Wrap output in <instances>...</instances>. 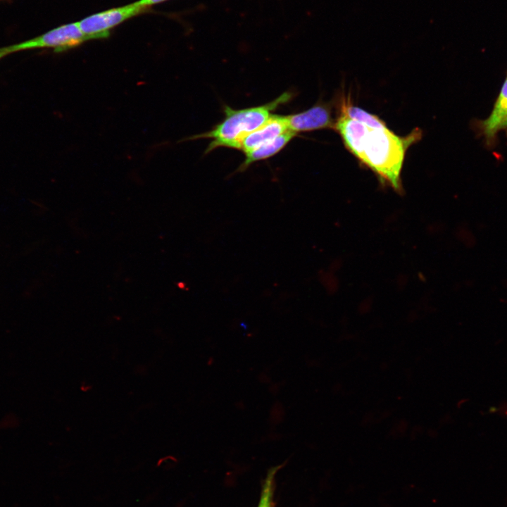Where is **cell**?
<instances>
[{
    "mask_svg": "<svg viewBox=\"0 0 507 507\" xmlns=\"http://www.w3.org/2000/svg\"><path fill=\"white\" fill-rule=\"evenodd\" d=\"M292 96V92H285L265 104L242 109H233L225 106V118L220 123L211 130L187 137L185 140L212 139L205 154L218 147L239 149L240 141L266 123L273 115V113L291 100Z\"/></svg>",
    "mask_w": 507,
    "mask_h": 507,
    "instance_id": "7a4b0ae2",
    "label": "cell"
},
{
    "mask_svg": "<svg viewBox=\"0 0 507 507\" xmlns=\"http://www.w3.org/2000/svg\"><path fill=\"white\" fill-rule=\"evenodd\" d=\"M296 135V133L287 130L273 141L245 154V158L237 171L243 172L252 163L275 156L283 149Z\"/></svg>",
    "mask_w": 507,
    "mask_h": 507,
    "instance_id": "ba28073f",
    "label": "cell"
},
{
    "mask_svg": "<svg viewBox=\"0 0 507 507\" xmlns=\"http://www.w3.org/2000/svg\"><path fill=\"white\" fill-rule=\"evenodd\" d=\"M340 114L373 128H387L386 123L375 115L350 103L349 99L342 101Z\"/></svg>",
    "mask_w": 507,
    "mask_h": 507,
    "instance_id": "9c48e42d",
    "label": "cell"
},
{
    "mask_svg": "<svg viewBox=\"0 0 507 507\" xmlns=\"http://www.w3.org/2000/svg\"><path fill=\"white\" fill-rule=\"evenodd\" d=\"M165 0H139L137 1V3L144 7H148L149 6L164 1Z\"/></svg>",
    "mask_w": 507,
    "mask_h": 507,
    "instance_id": "8fae6325",
    "label": "cell"
},
{
    "mask_svg": "<svg viewBox=\"0 0 507 507\" xmlns=\"http://www.w3.org/2000/svg\"><path fill=\"white\" fill-rule=\"evenodd\" d=\"M146 10L137 2L115 8L88 16L77 22L81 31L99 39L108 36V30Z\"/></svg>",
    "mask_w": 507,
    "mask_h": 507,
    "instance_id": "277c9868",
    "label": "cell"
},
{
    "mask_svg": "<svg viewBox=\"0 0 507 507\" xmlns=\"http://www.w3.org/2000/svg\"><path fill=\"white\" fill-rule=\"evenodd\" d=\"M287 128L297 134L325 128H334L331 106L319 103L298 113L285 115Z\"/></svg>",
    "mask_w": 507,
    "mask_h": 507,
    "instance_id": "5b68a950",
    "label": "cell"
},
{
    "mask_svg": "<svg viewBox=\"0 0 507 507\" xmlns=\"http://www.w3.org/2000/svg\"><path fill=\"white\" fill-rule=\"evenodd\" d=\"M486 141L491 144L501 130L507 129V78L504 81L489 116L480 123Z\"/></svg>",
    "mask_w": 507,
    "mask_h": 507,
    "instance_id": "52a82bcc",
    "label": "cell"
},
{
    "mask_svg": "<svg viewBox=\"0 0 507 507\" xmlns=\"http://www.w3.org/2000/svg\"><path fill=\"white\" fill-rule=\"evenodd\" d=\"M99 39L84 35L77 22L61 25L44 34L18 44L8 46L12 53L38 48H53L56 51H65L87 40Z\"/></svg>",
    "mask_w": 507,
    "mask_h": 507,
    "instance_id": "3957f363",
    "label": "cell"
},
{
    "mask_svg": "<svg viewBox=\"0 0 507 507\" xmlns=\"http://www.w3.org/2000/svg\"><path fill=\"white\" fill-rule=\"evenodd\" d=\"M281 466L272 468L268 472L263 485L258 507H272L275 475Z\"/></svg>",
    "mask_w": 507,
    "mask_h": 507,
    "instance_id": "30bf717a",
    "label": "cell"
},
{
    "mask_svg": "<svg viewBox=\"0 0 507 507\" xmlns=\"http://www.w3.org/2000/svg\"><path fill=\"white\" fill-rule=\"evenodd\" d=\"M334 130L345 147L359 161L373 171L380 181L397 192L401 191V173L408 149L422 137L414 129L401 137L387 128H373L340 114Z\"/></svg>",
    "mask_w": 507,
    "mask_h": 507,
    "instance_id": "6da1fadb",
    "label": "cell"
},
{
    "mask_svg": "<svg viewBox=\"0 0 507 507\" xmlns=\"http://www.w3.org/2000/svg\"><path fill=\"white\" fill-rule=\"evenodd\" d=\"M288 130L285 115L273 114L263 125L244 137L239 150L244 154L273 141Z\"/></svg>",
    "mask_w": 507,
    "mask_h": 507,
    "instance_id": "8992f818",
    "label": "cell"
},
{
    "mask_svg": "<svg viewBox=\"0 0 507 507\" xmlns=\"http://www.w3.org/2000/svg\"><path fill=\"white\" fill-rule=\"evenodd\" d=\"M10 54H11V52L8 46L0 48V60Z\"/></svg>",
    "mask_w": 507,
    "mask_h": 507,
    "instance_id": "7c38bea8",
    "label": "cell"
}]
</instances>
